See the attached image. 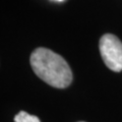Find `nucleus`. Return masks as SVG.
Masks as SVG:
<instances>
[{"instance_id":"obj_1","label":"nucleus","mask_w":122,"mask_h":122,"mask_svg":"<svg viewBox=\"0 0 122 122\" xmlns=\"http://www.w3.org/2000/svg\"><path fill=\"white\" fill-rule=\"evenodd\" d=\"M34 72L46 83L65 89L72 81V72L65 59L46 48H37L30 58Z\"/></svg>"},{"instance_id":"obj_2","label":"nucleus","mask_w":122,"mask_h":122,"mask_svg":"<svg viewBox=\"0 0 122 122\" xmlns=\"http://www.w3.org/2000/svg\"><path fill=\"white\" fill-rule=\"evenodd\" d=\"M100 53L109 69L115 72L122 70V43L116 36L106 34L100 39Z\"/></svg>"},{"instance_id":"obj_3","label":"nucleus","mask_w":122,"mask_h":122,"mask_svg":"<svg viewBox=\"0 0 122 122\" xmlns=\"http://www.w3.org/2000/svg\"><path fill=\"white\" fill-rule=\"evenodd\" d=\"M14 122H41L37 116L30 115L25 111H20L14 117Z\"/></svg>"},{"instance_id":"obj_4","label":"nucleus","mask_w":122,"mask_h":122,"mask_svg":"<svg viewBox=\"0 0 122 122\" xmlns=\"http://www.w3.org/2000/svg\"><path fill=\"white\" fill-rule=\"evenodd\" d=\"M57 1H62V0H57Z\"/></svg>"},{"instance_id":"obj_5","label":"nucleus","mask_w":122,"mask_h":122,"mask_svg":"<svg viewBox=\"0 0 122 122\" xmlns=\"http://www.w3.org/2000/svg\"><path fill=\"white\" fill-rule=\"evenodd\" d=\"M81 122H83V121H81Z\"/></svg>"}]
</instances>
